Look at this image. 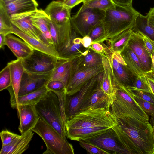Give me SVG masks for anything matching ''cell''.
Returning <instances> with one entry per match:
<instances>
[{"mask_svg": "<svg viewBox=\"0 0 154 154\" xmlns=\"http://www.w3.org/2000/svg\"><path fill=\"white\" fill-rule=\"evenodd\" d=\"M115 117L118 124L112 128L128 154H153V128L149 122L131 117Z\"/></svg>", "mask_w": 154, "mask_h": 154, "instance_id": "cell-1", "label": "cell"}, {"mask_svg": "<svg viewBox=\"0 0 154 154\" xmlns=\"http://www.w3.org/2000/svg\"><path fill=\"white\" fill-rule=\"evenodd\" d=\"M131 94L135 101L149 116L154 112V104Z\"/></svg>", "mask_w": 154, "mask_h": 154, "instance_id": "cell-40", "label": "cell"}, {"mask_svg": "<svg viewBox=\"0 0 154 154\" xmlns=\"http://www.w3.org/2000/svg\"><path fill=\"white\" fill-rule=\"evenodd\" d=\"M88 35L92 39V44L96 42L100 43L105 41L106 32L103 21L99 23L94 26Z\"/></svg>", "mask_w": 154, "mask_h": 154, "instance_id": "cell-34", "label": "cell"}, {"mask_svg": "<svg viewBox=\"0 0 154 154\" xmlns=\"http://www.w3.org/2000/svg\"><path fill=\"white\" fill-rule=\"evenodd\" d=\"M151 68L149 72H154V52H153L151 54Z\"/></svg>", "mask_w": 154, "mask_h": 154, "instance_id": "cell-52", "label": "cell"}, {"mask_svg": "<svg viewBox=\"0 0 154 154\" xmlns=\"http://www.w3.org/2000/svg\"><path fill=\"white\" fill-rule=\"evenodd\" d=\"M36 11L12 15L11 16V22L21 31L40 42L47 44L41 32L33 25L32 22L31 18Z\"/></svg>", "mask_w": 154, "mask_h": 154, "instance_id": "cell-12", "label": "cell"}, {"mask_svg": "<svg viewBox=\"0 0 154 154\" xmlns=\"http://www.w3.org/2000/svg\"><path fill=\"white\" fill-rule=\"evenodd\" d=\"M64 5L68 8L71 9L81 2L82 0H61Z\"/></svg>", "mask_w": 154, "mask_h": 154, "instance_id": "cell-47", "label": "cell"}, {"mask_svg": "<svg viewBox=\"0 0 154 154\" xmlns=\"http://www.w3.org/2000/svg\"><path fill=\"white\" fill-rule=\"evenodd\" d=\"M131 87L139 90L152 92L145 75L137 77L134 81L132 86Z\"/></svg>", "mask_w": 154, "mask_h": 154, "instance_id": "cell-41", "label": "cell"}, {"mask_svg": "<svg viewBox=\"0 0 154 154\" xmlns=\"http://www.w3.org/2000/svg\"><path fill=\"white\" fill-rule=\"evenodd\" d=\"M146 16L148 22L154 27V7L150 9Z\"/></svg>", "mask_w": 154, "mask_h": 154, "instance_id": "cell-49", "label": "cell"}, {"mask_svg": "<svg viewBox=\"0 0 154 154\" xmlns=\"http://www.w3.org/2000/svg\"><path fill=\"white\" fill-rule=\"evenodd\" d=\"M92 43V39L88 35L84 36L82 38V44L85 48H88Z\"/></svg>", "mask_w": 154, "mask_h": 154, "instance_id": "cell-48", "label": "cell"}, {"mask_svg": "<svg viewBox=\"0 0 154 154\" xmlns=\"http://www.w3.org/2000/svg\"><path fill=\"white\" fill-rule=\"evenodd\" d=\"M118 122L109 109H89L81 112L67 120L66 128L105 127L112 128Z\"/></svg>", "mask_w": 154, "mask_h": 154, "instance_id": "cell-3", "label": "cell"}, {"mask_svg": "<svg viewBox=\"0 0 154 154\" xmlns=\"http://www.w3.org/2000/svg\"><path fill=\"white\" fill-rule=\"evenodd\" d=\"M127 45L137 57L144 71L146 73L149 72L151 66V57L146 51L142 38L138 32L132 30Z\"/></svg>", "mask_w": 154, "mask_h": 154, "instance_id": "cell-17", "label": "cell"}, {"mask_svg": "<svg viewBox=\"0 0 154 154\" xmlns=\"http://www.w3.org/2000/svg\"><path fill=\"white\" fill-rule=\"evenodd\" d=\"M11 76V84L7 89L10 96V103L13 109L16 107L22 78L25 70L22 59H17L8 63Z\"/></svg>", "mask_w": 154, "mask_h": 154, "instance_id": "cell-13", "label": "cell"}, {"mask_svg": "<svg viewBox=\"0 0 154 154\" xmlns=\"http://www.w3.org/2000/svg\"><path fill=\"white\" fill-rule=\"evenodd\" d=\"M32 131L45 143L46 150L43 154H74L72 145L53 127L40 118Z\"/></svg>", "mask_w": 154, "mask_h": 154, "instance_id": "cell-7", "label": "cell"}, {"mask_svg": "<svg viewBox=\"0 0 154 154\" xmlns=\"http://www.w3.org/2000/svg\"><path fill=\"white\" fill-rule=\"evenodd\" d=\"M102 64L103 71L102 78L100 80L101 88L109 98V106L116 100V93L117 89L112 66L107 58L103 57Z\"/></svg>", "mask_w": 154, "mask_h": 154, "instance_id": "cell-16", "label": "cell"}, {"mask_svg": "<svg viewBox=\"0 0 154 154\" xmlns=\"http://www.w3.org/2000/svg\"><path fill=\"white\" fill-rule=\"evenodd\" d=\"M121 55L126 66L137 76L144 75V71L137 57L127 45L121 52Z\"/></svg>", "mask_w": 154, "mask_h": 154, "instance_id": "cell-27", "label": "cell"}, {"mask_svg": "<svg viewBox=\"0 0 154 154\" xmlns=\"http://www.w3.org/2000/svg\"><path fill=\"white\" fill-rule=\"evenodd\" d=\"M59 59L40 51L34 49L32 53L22 60L25 72L42 74L52 72Z\"/></svg>", "mask_w": 154, "mask_h": 154, "instance_id": "cell-9", "label": "cell"}, {"mask_svg": "<svg viewBox=\"0 0 154 154\" xmlns=\"http://www.w3.org/2000/svg\"><path fill=\"white\" fill-rule=\"evenodd\" d=\"M132 32V28H129L109 37L105 41L113 53L116 51L121 52L127 45Z\"/></svg>", "mask_w": 154, "mask_h": 154, "instance_id": "cell-28", "label": "cell"}, {"mask_svg": "<svg viewBox=\"0 0 154 154\" xmlns=\"http://www.w3.org/2000/svg\"><path fill=\"white\" fill-rule=\"evenodd\" d=\"M103 71L102 64L81 69H73L71 67L66 87V94L71 96L76 94L88 81Z\"/></svg>", "mask_w": 154, "mask_h": 154, "instance_id": "cell-10", "label": "cell"}, {"mask_svg": "<svg viewBox=\"0 0 154 154\" xmlns=\"http://www.w3.org/2000/svg\"><path fill=\"white\" fill-rule=\"evenodd\" d=\"M80 146L85 149L88 153L90 154H109L111 153L108 151L92 144L82 140L78 141Z\"/></svg>", "mask_w": 154, "mask_h": 154, "instance_id": "cell-39", "label": "cell"}, {"mask_svg": "<svg viewBox=\"0 0 154 154\" xmlns=\"http://www.w3.org/2000/svg\"><path fill=\"white\" fill-rule=\"evenodd\" d=\"M145 76L151 91L154 95V72H146Z\"/></svg>", "mask_w": 154, "mask_h": 154, "instance_id": "cell-46", "label": "cell"}, {"mask_svg": "<svg viewBox=\"0 0 154 154\" xmlns=\"http://www.w3.org/2000/svg\"><path fill=\"white\" fill-rule=\"evenodd\" d=\"M117 85L116 99L109 106L111 112L118 118L131 117L149 122V116L135 101L127 88L120 84Z\"/></svg>", "mask_w": 154, "mask_h": 154, "instance_id": "cell-5", "label": "cell"}, {"mask_svg": "<svg viewBox=\"0 0 154 154\" xmlns=\"http://www.w3.org/2000/svg\"><path fill=\"white\" fill-rule=\"evenodd\" d=\"M35 106L40 118L66 139L65 123L62 117L59 101L56 94L49 91Z\"/></svg>", "mask_w": 154, "mask_h": 154, "instance_id": "cell-6", "label": "cell"}, {"mask_svg": "<svg viewBox=\"0 0 154 154\" xmlns=\"http://www.w3.org/2000/svg\"><path fill=\"white\" fill-rule=\"evenodd\" d=\"M12 25L11 16L0 8V34L5 36L12 34L11 30Z\"/></svg>", "mask_w": 154, "mask_h": 154, "instance_id": "cell-35", "label": "cell"}, {"mask_svg": "<svg viewBox=\"0 0 154 154\" xmlns=\"http://www.w3.org/2000/svg\"><path fill=\"white\" fill-rule=\"evenodd\" d=\"M132 29L134 31L144 34L154 41V27L148 22L146 16L140 13L135 19Z\"/></svg>", "mask_w": 154, "mask_h": 154, "instance_id": "cell-31", "label": "cell"}, {"mask_svg": "<svg viewBox=\"0 0 154 154\" xmlns=\"http://www.w3.org/2000/svg\"><path fill=\"white\" fill-rule=\"evenodd\" d=\"M137 32L141 35L143 41L146 49L148 54L151 57L152 53L154 52V41L144 34L140 32Z\"/></svg>", "mask_w": 154, "mask_h": 154, "instance_id": "cell-43", "label": "cell"}, {"mask_svg": "<svg viewBox=\"0 0 154 154\" xmlns=\"http://www.w3.org/2000/svg\"><path fill=\"white\" fill-rule=\"evenodd\" d=\"M140 13L131 6H115L105 11L103 20L105 41L109 37L132 28Z\"/></svg>", "mask_w": 154, "mask_h": 154, "instance_id": "cell-2", "label": "cell"}, {"mask_svg": "<svg viewBox=\"0 0 154 154\" xmlns=\"http://www.w3.org/2000/svg\"><path fill=\"white\" fill-rule=\"evenodd\" d=\"M152 128V136L154 143V128ZM153 154H154V149Z\"/></svg>", "mask_w": 154, "mask_h": 154, "instance_id": "cell-54", "label": "cell"}, {"mask_svg": "<svg viewBox=\"0 0 154 154\" xmlns=\"http://www.w3.org/2000/svg\"><path fill=\"white\" fill-rule=\"evenodd\" d=\"M50 20L44 10L41 9H37L31 18L33 25L41 32L46 43L53 46L49 28Z\"/></svg>", "mask_w": 154, "mask_h": 154, "instance_id": "cell-24", "label": "cell"}, {"mask_svg": "<svg viewBox=\"0 0 154 154\" xmlns=\"http://www.w3.org/2000/svg\"><path fill=\"white\" fill-rule=\"evenodd\" d=\"M103 72L88 81L76 94L71 96L66 94L64 102L66 122L77 113L88 109L92 95L100 86Z\"/></svg>", "mask_w": 154, "mask_h": 154, "instance_id": "cell-4", "label": "cell"}, {"mask_svg": "<svg viewBox=\"0 0 154 154\" xmlns=\"http://www.w3.org/2000/svg\"><path fill=\"white\" fill-rule=\"evenodd\" d=\"M103 57L88 48L80 56L74 60L71 68L73 69H81L102 64Z\"/></svg>", "mask_w": 154, "mask_h": 154, "instance_id": "cell-22", "label": "cell"}, {"mask_svg": "<svg viewBox=\"0 0 154 154\" xmlns=\"http://www.w3.org/2000/svg\"><path fill=\"white\" fill-rule=\"evenodd\" d=\"M126 88L133 95L154 104V95L152 93L139 90L132 87Z\"/></svg>", "mask_w": 154, "mask_h": 154, "instance_id": "cell-37", "label": "cell"}, {"mask_svg": "<svg viewBox=\"0 0 154 154\" xmlns=\"http://www.w3.org/2000/svg\"><path fill=\"white\" fill-rule=\"evenodd\" d=\"M19 136L7 130L2 131L0 136L2 146L8 145Z\"/></svg>", "mask_w": 154, "mask_h": 154, "instance_id": "cell-42", "label": "cell"}, {"mask_svg": "<svg viewBox=\"0 0 154 154\" xmlns=\"http://www.w3.org/2000/svg\"><path fill=\"white\" fill-rule=\"evenodd\" d=\"M31 130L17 137L8 145L2 146L0 154H21L29 148L34 133Z\"/></svg>", "mask_w": 154, "mask_h": 154, "instance_id": "cell-20", "label": "cell"}, {"mask_svg": "<svg viewBox=\"0 0 154 154\" xmlns=\"http://www.w3.org/2000/svg\"><path fill=\"white\" fill-rule=\"evenodd\" d=\"M35 106L19 105L16 108L20 122L18 129L21 134L32 130L40 119Z\"/></svg>", "mask_w": 154, "mask_h": 154, "instance_id": "cell-14", "label": "cell"}, {"mask_svg": "<svg viewBox=\"0 0 154 154\" xmlns=\"http://www.w3.org/2000/svg\"><path fill=\"white\" fill-rule=\"evenodd\" d=\"M38 4L36 0H0V8L10 16L36 11Z\"/></svg>", "mask_w": 154, "mask_h": 154, "instance_id": "cell-18", "label": "cell"}, {"mask_svg": "<svg viewBox=\"0 0 154 154\" xmlns=\"http://www.w3.org/2000/svg\"><path fill=\"white\" fill-rule=\"evenodd\" d=\"M53 71L42 74H30L24 71L18 96L34 91L45 85L50 79Z\"/></svg>", "mask_w": 154, "mask_h": 154, "instance_id": "cell-15", "label": "cell"}, {"mask_svg": "<svg viewBox=\"0 0 154 154\" xmlns=\"http://www.w3.org/2000/svg\"><path fill=\"white\" fill-rule=\"evenodd\" d=\"M105 13L104 11L81 7L76 14L71 17L72 28L82 37L88 35L92 28L103 21Z\"/></svg>", "mask_w": 154, "mask_h": 154, "instance_id": "cell-8", "label": "cell"}, {"mask_svg": "<svg viewBox=\"0 0 154 154\" xmlns=\"http://www.w3.org/2000/svg\"><path fill=\"white\" fill-rule=\"evenodd\" d=\"M115 4L112 0H92L83 3L82 8H90L105 11L114 7Z\"/></svg>", "mask_w": 154, "mask_h": 154, "instance_id": "cell-33", "label": "cell"}, {"mask_svg": "<svg viewBox=\"0 0 154 154\" xmlns=\"http://www.w3.org/2000/svg\"><path fill=\"white\" fill-rule=\"evenodd\" d=\"M110 128L105 127L66 128V137L71 140L79 141L80 140L97 135Z\"/></svg>", "mask_w": 154, "mask_h": 154, "instance_id": "cell-25", "label": "cell"}, {"mask_svg": "<svg viewBox=\"0 0 154 154\" xmlns=\"http://www.w3.org/2000/svg\"><path fill=\"white\" fill-rule=\"evenodd\" d=\"M109 106L108 97L100 86L92 95L88 109H109Z\"/></svg>", "mask_w": 154, "mask_h": 154, "instance_id": "cell-32", "label": "cell"}, {"mask_svg": "<svg viewBox=\"0 0 154 154\" xmlns=\"http://www.w3.org/2000/svg\"><path fill=\"white\" fill-rule=\"evenodd\" d=\"M49 91L45 85L34 91L18 97L16 108L19 105H35L43 99Z\"/></svg>", "mask_w": 154, "mask_h": 154, "instance_id": "cell-30", "label": "cell"}, {"mask_svg": "<svg viewBox=\"0 0 154 154\" xmlns=\"http://www.w3.org/2000/svg\"><path fill=\"white\" fill-rule=\"evenodd\" d=\"M49 25L50 34L53 42V47L55 50L57 43L56 25L51 20V19Z\"/></svg>", "mask_w": 154, "mask_h": 154, "instance_id": "cell-45", "label": "cell"}, {"mask_svg": "<svg viewBox=\"0 0 154 154\" xmlns=\"http://www.w3.org/2000/svg\"><path fill=\"white\" fill-rule=\"evenodd\" d=\"M149 118V122L152 126V128H154V112L152 113Z\"/></svg>", "mask_w": 154, "mask_h": 154, "instance_id": "cell-53", "label": "cell"}, {"mask_svg": "<svg viewBox=\"0 0 154 154\" xmlns=\"http://www.w3.org/2000/svg\"><path fill=\"white\" fill-rule=\"evenodd\" d=\"M71 11L61 0L52 1L44 10L53 23L58 25H62L71 19Z\"/></svg>", "mask_w": 154, "mask_h": 154, "instance_id": "cell-19", "label": "cell"}, {"mask_svg": "<svg viewBox=\"0 0 154 154\" xmlns=\"http://www.w3.org/2000/svg\"><path fill=\"white\" fill-rule=\"evenodd\" d=\"M45 86L48 90L53 91L57 96L63 92H66L65 85L62 82L59 80H49Z\"/></svg>", "mask_w": 154, "mask_h": 154, "instance_id": "cell-38", "label": "cell"}, {"mask_svg": "<svg viewBox=\"0 0 154 154\" xmlns=\"http://www.w3.org/2000/svg\"><path fill=\"white\" fill-rule=\"evenodd\" d=\"M113 70L119 83L126 88L131 86L134 81L137 77L126 65L119 63L118 68Z\"/></svg>", "mask_w": 154, "mask_h": 154, "instance_id": "cell-29", "label": "cell"}, {"mask_svg": "<svg viewBox=\"0 0 154 154\" xmlns=\"http://www.w3.org/2000/svg\"><path fill=\"white\" fill-rule=\"evenodd\" d=\"M75 58L68 60L59 59L49 80L60 81L63 83L66 88L69 78L72 65Z\"/></svg>", "mask_w": 154, "mask_h": 154, "instance_id": "cell-26", "label": "cell"}, {"mask_svg": "<svg viewBox=\"0 0 154 154\" xmlns=\"http://www.w3.org/2000/svg\"><path fill=\"white\" fill-rule=\"evenodd\" d=\"M116 4L122 6H131L133 0H112Z\"/></svg>", "mask_w": 154, "mask_h": 154, "instance_id": "cell-50", "label": "cell"}, {"mask_svg": "<svg viewBox=\"0 0 154 154\" xmlns=\"http://www.w3.org/2000/svg\"><path fill=\"white\" fill-rule=\"evenodd\" d=\"M83 0V3H84L85 2L90 1L92 0Z\"/></svg>", "mask_w": 154, "mask_h": 154, "instance_id": "cell-55", "label": "cell"}, {"mask_svg": "<svg viewBox=\"0 0 154 154\" xmlns=\"http://www.w3.org/2000/svg\"><path fill=\"white\" fill-rule=\"evenodd\" d=\"M94 145L111 154H128L123 147L112 128L90 137L82 140Z\"/></svg>", "mask_w": 154, "mask_h": 154, "instance_id": "cell-11", "label": "cell"}, {"mask_svg": "<svg viewBox=\"0 0 154 154\" xmlns=\"http://www.w3.org/2000/svg\"><path fill=\"white\" fill-rule=\"evenodd\" d=\"M98 53L103 56L105 57V54L108 47L103 42H96L92 44L89 47Z\"/></svg>", "mask_w": 154, "mask_h": 154, "instance_id": "cell-44", "label": "cell"}, {"mask_svg": "<svg viewBox=\"0 0 154 154\" xmlns=\"http://www.w3.org/2000/svg\"><path fill=\"white\" fill-rule=\"evenodd\" d=\"M11 30L12 34L18 36L34 49L44 52L60 59L57 53L53 46L40 42L27 35L17 29L13 24Z\"/></svg>", "mask_w": 154, "mask_h": 154, "instance_id": "cell-21", "label": "cell"}, {"mask_svg": "<svg viewBox=\"0 0 154 154\" xmlns=\"http://www.w3.org/2000/svg\"><path fill=\"white\" fill-rule=\"evenodd\" d=\"M5 36V35L2 34H0V48L1 49H4L5 45H6Z\"/></svg>", "mask_w": 154, "mask_h": 154, "instance_id": "cell-51", "label": "cell"}, {"mask_svg": "<svg viewBox=\"0 0 154 154\" xmlns=\"http://www.w3.org/2000/svg\"><path fill=\"white\" fill-rule=\"evenodd\" d=\"M11 84L10 70L7 65L0 72V91L7 89Z\"/></svg>", "mask_w": 154, "mask_h": 154, "instance_id": "cell-36", "label": "cell"}, {"mask_svg": "<svg viewBox=\"0 0 154 154\" xmlns=\"http://www.w3.org/2000/svg\"><path fill=\"white\" fill-rule=\"evenodd\" d=\"M11 34L5 36L6 45L17 59H23L32 53L33 48L23 40Z\"/></svg>", "mask_w": 154, "mask_h": 154, "instance_id": "cell-23", "label": "cell"}]
</instances>
